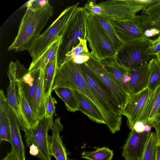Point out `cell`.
Returning a JSON list of instances; mask_svg holds the SVG:
<instances>
[{
	"mask_svg": "<svg viewBox=\"0 0 160 160\" xmlns=\"http://www.w3.org/2000/svg\"><path fill=\"white\" fill-rule=\"evenodd\" d=\"M7 104L2 89L0 91V139L11 142L10 127L7 112Z\"/></svg>",
	"mask_w": 160,
	"mask_h": 160,
	"instance_id": "cell-25",
	"label": "cell"
},
{
	"mask_svg": "<svg viewBox=\"0 0 160 160\" xmlns=\"http://www.w3.org/2000/svg\"><path fill=\"white\" fill-rule=\"evenodd\" d=\"M148 64L149 76L147 87L154 91L160 85V61L156 58Z\"/></svg>",
	"mask_w": 160,
	"mask_h": 160,
	"instance_id": "cell-29",
	"label": "cell"
},
{
	"mask_svg": "<svg viewBox=\"0 0 160 160\" xmlns=\"http://www.w3.org/2000/svg\"><path fill=\"white\" fill-rule=\"evenodd\" d=\"M156 160H160V142L158 141L156 147Z\"/></svg>",
	"mask_w": 160,
	"mask_h": 160,
	"instance_id": "cell-42",
	"label": "cell"
},
{
	"mask_svg": "<svg viewBox=\"0 0 160 160\" xmlns=\"http://www.w3.org/2000/svg\"><path fill=\"white\" fill-rule=\"evenodd\" d=\"M92 16L104 36L117 52L123 43L118 36L111 20L100 15H94Z\"/></svg>",
	"mask_w": 160,
	"mask_h": 160,
	"instance_id": "cell-24",
	"label": "cell"
},
{
	"mask_svg": "<svg viewBox=\"0 0 160 160\" xmlns=\"http://www.w3.org/2000/svg\"><path fill=\"white\" fill-rule=\"evenodd\" d=\"M57 101L51 94L45 98V115L46 118H53L55 113V104Z\"/></svg>",
	"mask_w": 160,
	"mask_h": 160,
	"instance_id": "cell-34",
	"label": "cell"
},
{
	"mask_svg": "<svg viewBox=\"0 0 160 160\" xmlns=\"http://www.w3.org/2000/svg\"><path fill=\"white\" fill-rule=\"evenodd\" d=\"M154 91L147 87L137 93L128 94L122 115L127 118L128 126L131 130L140 119Z\"/></svg>",
	"mask_w": 160,
	"mask_h": 160,
	"instance_id": "cell-11",
	"label": "cell"
},
{
	"mask_svg": "<svg viewBox=\"0 0 160 160\" xmlns=\"http://www.w3.org/2000/svg\"><path fill=\"white\" fill-rule=\"evenodd\" d=\"M29 148V153L31 155L33 156L38 155L39 153V150L36 146L32 144Z\"/></svg>",
	"mask_w": 160,
	"mask_h": 160,
	"instance_id": "cell-41",
	"label": "cell"
},
{
	"mask_svg": "<svg viewBox=\"0 0 160 160\" xmlns=\"http://www.w3.org/2000/svg\"><path fill=\"white\" fill-rule=\"evenodd\" d=\"M79 2L66 8L46 30L35 40L29 53L32 61H35L54 42L62 37L73 13Z\"/></svg>",
	"mask_w": 160,
	"mask_h": 160,
	"instance_id": "cell-6",
	"label": "cell"
},
{
	"mask_svg": "<svg viewBox=\"0 0 160 160\" xmlns=\"http://www.w3.org/2000/svg\"><path fill=\"white\" fill-rule=\"evenodd\" d=\"M149 40L152 44V48L155 54L156 55L160 51V37L154 39H147Z\"/></svg>",
	"mask_w": 160,
	"mask_h": 160,
	"instance_id": "cell-38",
	"label": "cell"
},
{
	"mask_svg": "<svg viewBox=\"0 0 160 160\" xmlns=\"http://www.w3.org/2000/svg\"><path fill=\"white\" fill-rule=\"evenodd\" d=\"M156 55L157 58L160 61V51L157 53Z\"/></svg>",
	"mask_w": 160,
	"mask_h": 160,
	"instance_id": "cell-44",
	"label": "cell"
},
{
	"mask_svg": "<svg viewBox=\"0 0 160 160\" xmlns=\"http://www.w3.org/2000/svg\"><path fill=\"white\" fill-rule=\"evenodd\" d=\"M159 114H160V108H159V110L158 111V113H157V115H156V116H157L158 115H159Z\"/></svg>",
	"mask_w": 160,
	"mask_h": 160,
	"instance_id": "cell-45",
	"label": "cell"
},
{
	"mask_svg": "<svg viewBox=\"0 0 160 160\" xmlns=\"http://www.w3.org/2000/svg\"><path fill=\"white\" fill-rule=\"evenodd\" d=\"M53 8L49 2L37 10L28 8L22 18L18 34L8 51H28L52 17Z\"/></svg>",
	"mask_w": 160,
	"mask_h": 160,
	"instance_id": "cell-1",
	"label": "cell"
},
{
	"mask_svg": "<svg viewBox=\"0 0 160 160\" xmlns=\"http://www.w3.org/2000/svg\"><path fill=\"white\" fill-rule=\"evenodd\" d=\"M60 121V118H56L52 129V135L48 136L51 154L56 160H68L65 148L60 136V132L63 128Z\"/></svg>",
	"mask_w": 160,
	"mask_h": 160,
	"instance_id": "cell-18",
	"label": "cell"
},
{
	"mask_svg": "<svg viewBox=\"0 0 160 160\" xmlns=\"http://www.w3.org/2000/svg\"><path fill=\"white\" fill-rule=\"evenodd\" d=\"M18 97L20 113L27 129H31L36 127L39 120L30 107L19 82Z\"/></svg>",
	"mask_w": 160,
	"mask_h": 160,
	"instance_id": "cell-22",
	"label": "cell"
},
{
	"mask_svg": "<svg viewBox=\"0 0 160 160\" xmlns=\"http://www.w3.org/2000/svg\"><path fill=\"white\" fill-rule=\"evenodd\" d=\"M25 67L18 60L15 62L12 61L10 63L7 72L9 84L7 88L6 97L8 105L14 112L20 129L24 132L27 128L20 113L18 94V79Z\"/></svg>",
	"mask_w": 160,
	"mask_h": 160,
	"instance_id": "cell-13",
	"label": "cell"
},
{
	"mask_svg": "<svg viewBox=\"0 0 160 160\" xmlns=\"http://www.w3.org/2000/svg\"><path fill=\"white\" fill-rule=\"evenodd\" d=\"M89 14L83 7H78L70 19L62 37L58 53L59 67L65 55L79 43L80 39H86V22Z\"/></svg>",
	"mask_w": 160,
	"mask_h": 160,
	"instance_id": "cell-5",
	"label": "cell"
},
{
	"mask_svg": "<svg viewBox=\"0 0 160 160\" xmlns=\"http://www.w3.org/2000/svg\"><path fill=\"white\" fill-rule=\"evenodd\" d=\"M64 87L78 91L88 98L96 105L102 113L106 125L113 133L111 120L100 105L88 85L78 64L71 60L60 65L57 70L52 88V92L56 88Z\"/></svg>",
	"mask_w": 160,
	"mask_h": 160,
	"instance_id": "cell-2",
	"label": "cell"
},
{
	"mask_svg": "<svg viewBox=\"0 0 160 160\" xmlns=\"http://www.w3.org/2000/svg\"><path fill=\"white\" fill-rule=\"evenodd\" d=\"M53 119L44 117L39 120L36 127L27 129L24 131L27 146L28 148L32 144L36 146L39 150L38 156L41 160H51L48 132L52 129L54 122Z\"/></svg>",
	"mask_w": 160,
	"mask_h": 160,
	"instance_id": "cell-9",
	"label": "cell"
},
{
	"mask_svg": "<svg viewBox=\"0 0 160 160\" xmlns=\"http://www.w3.org/2000/svg\"><path fill=\"white\" fill-rule=\"evenodd\" d=\"M2 160H19L14 151L12 149L11 151Z\"/></svg>",
	"mask_w": 160,
	"mask_h": 160,
	"instance_id": "cell-39",
	"label": "cell"
},
{
	"mask_svg": "<svg viewBox=\"0 0 160 160\" xmlns=\"http://www.w3.org/2000/svg\"><path fill=\"white\" fill-rule=\"evenodd\" d=\"M91 55L83 54L78 55L73 58L72 60L74 63L77 64H81L85 63L90 59Z\"/></svg>",
	"mask_w": 160,
	"mask_h": 160,
	"instance_id": "cell-37",
	"label": "cell"
},
{
	"mask_svg": "<svg viewBox=\"0 0 160 160\" xmlns=\"http://www.w3.org/2000/svg\"><path fill=\"white\" fill-rule=\"evenodd\" d=\"M74 91L78 103V111L86 115L90 120L99 124H106L102 113L94 103L80 92Z\"/></svg>",
	"mask_w": 160,
	"mask_h": 160,
	"instance_id": "cell-21",
	"label": "cell"
},
{
	"mask_svg": "<svg viewBox=\"0 0 160 160\" xmlns=\"http://www.w3.org/2000/svg\"><path fill=\"white\" fill-rule=\"evenodd\" d=\"M105 69L121 84L128 93H130V73L128 69L120 65L117 62L115 56L108 58L101 61Z\"/></svg>",
	"mask_w": 160,
	"mask_h": 160,
	"instance_id": "cell-17",
	"label": "cell"
},
{
	"mask_svg": "<svg viewBox=\"0 0 160 160\" xmlns=\"http://www.w3.org/2000/svg\"><path fill=\"white\" fill-rule=\"evenodd\" d=\"M78 65L91 90L109 117L113 133L119 131L122 123V109L110 91L85 63Z\"/></svg>",
	"mask_w": 160,
	"mask_h": 160,
	"instance_id": "cell-3",
	"label": "cell"
},
{
	"mask_svg": "<svg viewBox=\"0 0 160 160\" xmlns=\"http://www.w3.org/2000/svg\"><path fill=\"white\" fill-rule=\"evenodd\" d=\"M49 2L48 0H30L28 1L22 6V7H26L34 10H37L39 8L46 5Z\"/></svg>",
	"mask_w": 160,
	"mask_h": 160,
	"instance_id": "cell-35",
	"label": "cell"
},
{
	"mask_svg": "<svg viewBox=\"0 0 160 160\" xmlns=\"http://www.w3.org/2000/svg\"><path fill=\"white\" fill-rule=\"evenodd\" d=\"M85 63L110 91L123 109L128 94L120 82L105 69L101 61L92 55Z\"/></svg>",
	"mask_w": 160,
	"mask_h": 160,
	"instance_id": "cell-10",
	"label": "cell"
},
{
	"mask_svg": "<svg viewBox=\"0 0 160 160\" xmlns=\"http://www.w3.org/2000/svg\"><path fill=\"white\" fill-rule=\"evenodd\" d=\"M7 112L10 124L12 149L19 160H26L25 148L21 138L18 121L14 112L8 104Z\"/></svg>",
	"mask_w": 160,
	"mask_h": 160,
	"instance_id": "cell-19",
	"label": "cell"
},
{
	"mask_svg": "<svg viewBox=\"0 0 160 160\" xmlns=\"http://www.w3.org/2000/svg\"><path fill=\"white\" fill-rule=\"evenodd\" d=\"M152 127L151 125H145L144 128V131L146 132H151V130Z\"/></svg>",
	"mask_w": 160,
	"mask_h": 160,
	"instance_id": "cell-43",
	"label": "cell"
},
{
	"mask_svg": "<svg viewBox=\"0 0 160 160\" xmlns=\"http://www.w3.org/2000/svg\"><path fill=\"white\" fill-rule=\"evenodd\" d=\"M86 28V40L93 56L101 61L116 56L117 51L104 36L90 14L87 19Z\"/></svg>",
	"mask_w": 160,
	"mask_h": 160,
	"instance_id": "cell-8",
	"label": "cell"
},
{
	"mask_svg": "<svg viewBox=\"0 0 160 160\" xmlns=\"http://www.w3.org/2000/svg\"><path fill=\"white\" fill-rule=\"evenodd\" d=\"M150 133L131 130L123 148L122 156L125 160H142Z\"/></svg>",
	"mask_w": 160,
	"mask_h": 160,
	"instance_id": "cell-14",
	"label": "cell"
},
{
	"mask_svg": "<svg viewBox=\"0 0 160 160\" xmlns=\"http://www.w3.org/2000/svg\"><path fill=\"white\" fill-rule=\"evenodd\" d=\"M160 107V85L154 90V96L152 109L149 117L148 124L151 123L155 118Z\"/></svg>",
	"mask_w": 160,
	"mask_h": 160,
	"instance_id": "cell-33",
	"label": "cell"
},
{
	"mask_svg": "<svg viewBox=\"0 0 160 160\" xmlns=\"http://www.w3.org/2000/svg\"><path fill=\"white\" fill-rule=\"evenodd\" d=\"M156 58L151 43L147 39L133 40L124 43L115 56L118 62L127 69L148 63Z\"/></svg>",
	"mask_w": 160,
	"mask_h": 160,
	"instance_id": "cell-7",
	"label": "cell"
},
{
	"mask_svg": "<svg viewBox=\"0 0 160 160\" xmlns=\"http://www.w3.org/2000/svg\"><path fill=\"white\" fill-rule=\"evenodd\" d=\"M26 69L22 71L18 82L30 107L36 114L35 94L41 69L29 73L28 71H25Z\"/></svg>",
	"mask_w": 160,
	"mask_h": 160,
	"instance_id": "cell-15",
	"label": "cell"
},
{
	"mask_svg": "<svg viewBox=\"0 0 160 160\" xmlns=\"http://www.w3.org/2000/svg\"><path fill=\"white\" fill-rule=\"evenodd\" d=\"M151 125L155 128L158 141L160 142V114L156 116Z\"/></svg>",
	"mask_w": 160,
	"mask_h": 160,
	"instance_id": "cell-36",
	"label": "cell"
},
{
	"mask_svg": "<svg viewBox=\"0 0 160 160\" xmlns=\"http://www.w3.org/2000/svg\"><path fill=\"white\" fill-rule=\"evenodd\" d=\"M96 2L88 1L83 7L89 14L100 15L112 20H127L145 8L136 0H109L98 3Z\"/></svg>",
	"mask_w": 160,
	"mask_h": 160,
	"instance_id": "cell-4",
	"label": "cell"
},
{
	"mask_svg": "<svg viewBox=\"0 0 160 160\" xmlns=\"http://www.w3.org/2000/svg\"><path fill=\"white\" fill-rule=\"evenodd\" d=\"M111 21L118 36L123 43L133 40H146L131 18L124 20Z\"/></svg>",
	"mask_w": 160,
	"mask_h": 160,
	"instance_id": "cell-16",
	"label": "cell"
},
{
	"mask_svg": "<svg viewBox=\"0 0 160 160\" xmlns=\"http://www.w3.org/2000/svg\"><path fill=\"white\" fill-rule=\"evenodd\" d=\"M57 57L49 62L43 69V88L45 98L51 94L54 80L59 68Z\"/></svg>",
	"mask_w": 160,
	"mask_h": 160,
	"instance_id": "cell-26",
	"label": "cell"
},
{
	"mask_svg": "<svg viewBox=\"0 0 160 160\" xmlns=\"http://www.w3.org/2000/svg\"><path fill=\"white\" fill-rule=\"evenodd\" d=\"M128 69L131 77V93H137L147 87L149 76L148 63Z\"/></svg>",
	"mask_w": 160,
	"mask_h": 160,
	"instance_id": "cell-20",
	"label": "cell"
},
{
	"mask_svg": "<svg viewBox=\"0 0 160 160\" xmlns=\"http://www.w3.org/2000/svg\"><path fill=\"white\" fill-rule=\"evenodd\" d=\"M62 38L54 42L37 59L31 62L28 70L29 73H31L39 69L43 70L49 62L58 57Z\"/></svg>",
	"mask_w": 160,
	"mask_h": 160,
	"instance_id": "cell-23",
	"label": "cell"
},
{
	"mask_svg": "<svg viewBox=\"0 0 160 160\" xmlns=\"http://www.w3.org/2000/svg\"><path fill=\"white\" fill-rule=\"evenodd\" d=\"M45 99L43 88V70L41 69L35 94L36 115L39 120L44 117Z\"/></svg>",
	"mask_w": 160,
	"mask_h": 160,
	"instance_id": "cell-28",
	"label": "cell"
},
{
	"mask_svg": "<svg viewBox=\"0 0 160 160\" xmlns=\"http://www.w3.org/2000/svg\"><path fill=\"white\" fill-rule=\"evenodd\" d=\"M113 155L112 150L105 147L92 151H84L81 157L89 160H111Z\"/></svg>",
	"mask_w": 160,
	"mask_h": 160,
	"instance_id": "cell-30",
	"label": "cell"
},
{
	"mask_svg": "<svg viewBox=\"0 0 160 160\" xmlns=\"http://www.w3.org/2000/svg\"><path fill=\"white\" fill-rule=\"evenodd\" d=\"M131 18L146 39L160 37V0L144 8L141 15H136Z\"/></svg>",
	"mask_w": 160,
	"mask_h": 160,
	"instance_id": "cell-12",
	"label": "cell"
},
{
	"mask_svg": "<svg viewBox=\"0 0 160 160\" xmlns=\"http://www.w3.org/2000/svg\"><path fill=\"white\" fill-rule=\"evenodd\" d=\"M87 41L86 39H81L79 44L65 55L62 64L72 60L77 56L83 54H91V52H89L88 50L87 44Z\"/></svg>",
	"mask_w": 160,
	"mask_h": 160,
	"instance_id": "cell-32",
	"label": "cell"
},
{
	"mask_svg": "<svg viewBox=\"0 0 160 160\" xmlns=\"http://www.w3.org/2000/svg\"><path fill=\"white\" fill-rule=\"evenodd\" d=\"M158 142L156 133L151 132L142 160H156V147Z\"/></svg>",
	"mask_w": 160,
	"mask_h": 160,
	"instance_id": "cell-31",
	"label": "cell"
},
{
	"mask_svg": "<svg viewBox=\"0 0 160 160\" xmlns=\"http://www.w3.org/2000/svg\"><path fill=\"white\" fill-rule=\"evenodd\" d=\"M145 124L142 122H137L134 126L133 129L137 132H144V128Z\"/></svg>",
	"mask_w": 160,
	"mask_h": 160,
	"instance_id": "cell-40",
	"label": "cell"
},
{
	"mask_svg": "<svg viewBox=\"0 0 160 160\" xmlns=\"http://www.w3.org/2000/svg\"><path fill=\"white\" fill-rule=\"evenodd\" d=\"M54 90L64 102L67 110L74 112L79 110V106L73 90L64 87L55 88Z\"/></svg>",
	"mask_w": 160,
	"mask_h": 160,
	"instance_id": "cell-27",
	"label": "cell"
}]
</instances>
